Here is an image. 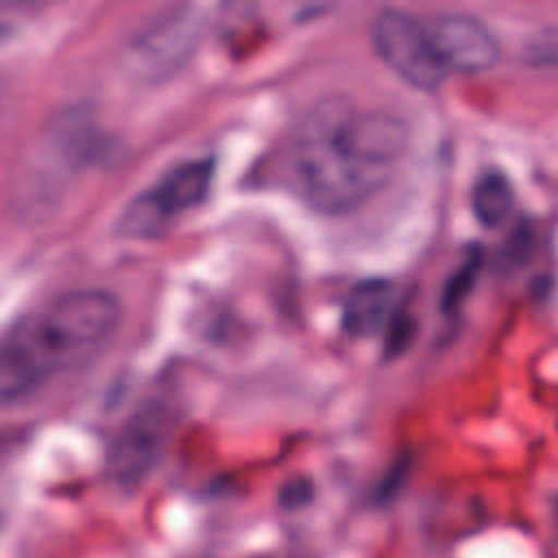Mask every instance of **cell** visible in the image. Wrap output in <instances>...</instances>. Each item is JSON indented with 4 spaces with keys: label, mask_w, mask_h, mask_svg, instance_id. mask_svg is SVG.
Instances as JSON below:
<instances>
[{
    "label": "cell",
    "mask_w": 558,
    "mask_h": 558,
    "mask_svg": "<svg viewBox=\"0 0 558 558\" xmlns=\"http://www.w3.org/2000/svg\"><path fill=\"white\" fill-rule=\"evenodd\" d=\"M408 146L405 122L349 98L316 102L288 144V179L314 209H355L386 185Z\"/></svg>",
    "instance_id": "1"
},
{
    "label": "cell",
    "mask_w": 558,
    "mask_h": 558,
    "mask_svg": "<svg viewBox=\"0 0 558 558\" xmlns=\"http://www.w3.org/2000/svg\"><path fill=\"white\" fill-rule=\"evenodd\" d=\"M122 307L111 292H65L17 323L0 340V405L20 401L100 347Z\"/></svg>",
    "instance_id": "2"
},
{
    "label": "cell",
    "mask_w": 558,
    "mask_h": 558,
    "mask_svg": "<svg viewBox=\"0 0 558 558\" xmlns=\"http://www.w3.org/2000/svg\"><path fill=\"white\" fill-rule=\"evenodd\" d=\"M371 37L381 61L416 89H438L447 78L427 24L401 9H384L375 15Z\"/></svg>",
    "instance_id": "3"
},
{
    "label": "cell",
    "mask_w": 558,
    "mask_h": 558,
    "mask_svg": "<svg viewBox=\"0 0 558 558\" xmlns=\"http://www.w3.org/2000/svg\"><path fill=\"white\" fill-rule=\"evenodd\" d=\"M214 163L205 159L185 161L163 174L150 190L140 194L124 211L120 227L129 235H155L172 218L198 205L211 183Z\"/></svg>",
    "instance_id": "4"
},
{
    "label": "cell",
    "mask_w": 558,
    "mask_h": 558,
    "mask_svg": "<svg viewBox=\"0 0 558 558\" xmlns=\"http://www.w3.org/2000/svg\"><path fill=\"white\" fill-rule=\"evenodd\" d=\"M432 41L447 72L477 74L499 59V41L490 28L473 15L449 13L427 24Z\"/></svg>",
    "instance_id": "5"
},
{
    "label": "cell",
    "mask_w": 558,
    "mask_h": 558,
    "mask_svg": "<svg viewBox=\"0 0 558 558\" xmlns=\"http://www.w3.org/2000/svg\"><path fill=\"white\" fill-rule=\"evenodd\" d=\"M168 427V414L159 408H146L135 414L111 447L109 475L124 486L140 484L159 462Z\"/></svg>",
    "instance_id": "6"
},
{
    "label": "cell",
    "mask_w": 558,
    "mask_h": 558,
    "mask_svg": "<svg viewBox=\"0 0 558 558\" xmlns=\"http://www.w3.org/2000/svg\"><path fill=\"white\" fill-rule=\"evenodd\" d=\"M392 310V286L386 279H364L355 283L344 301L342 327L353 338L377 333Z\"/></svg>",
    "instance_id": "7"
},
{
    "label": "cell",
    "mask_w": 558,
    "mask_h": 558,
    "mask_svg": "<svg viewBox=\"0 0 558 558\" xmlns=\"http://www.w3.org/2000/svg\"><path fill=\"white\" fill-rule=\"evenodd\" d=\"M514 203V192L506 174L499 170H486L482 172L471 190V207L475 218L484 227H499L506 222L510 209Z\"/></svg>",
    "instance_id": "8"
},
{
    "label": "cell",
    "mask_w": 558,
    "mask_h": 558,
    "mask_svg": "<svg viewBox=\"0 0 558 558\" xmlns=\"http://www.w3.org/2000/svg\"><path fill=\"white\" fill-rule=\"evenodd\" d=\"M480 264H482V255H480V251H473V253L462 262V266L449 277V281H447V286H445V290H442V310H445V312H456L458 305L466 299L469 290H471L473 283H475Z\"/></svg>",
    "instance_id": "9"
},
{
    "label": "cell",
    "mask_w": 558,
    "mask_h": 558,
    "mask_svg": "<svg viewBox=\"0 0 558 558\" xmlns=\"http://www.w3.org/2000/svg\"><path fill=\"white\" fill-rule=\"evenodd\" d=\"M312 497V486L307 480H292L288 482L283 488H281V495H279V501L283 508L288 510H296L301 506H305Z\"/></svg>",
    "instance_id": "10"
},
{
    "label": "cell",
    "mask_w": 558,
    "mask_h": 558,
    "mask_svg": "<svg viewBox=\"0 0 558 558\" xmlns=\"http://www.w3.org/2000/svg\"><path fill=\"white\" fill-rule=\"evenodd\" d=\"M388 351L399 353L408 347L410 338L414 336V323L410 316H397L388 327Z\"/></svg>",
    "instance_id": "11"
}]
</instances>
